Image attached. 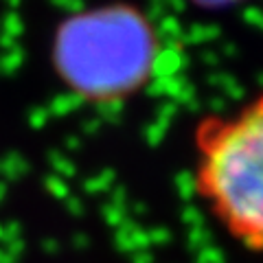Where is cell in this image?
<instances>
[{
  "label": "cell",
  "instance_id": "6da1fadb",
  "mask_svg": "<svg viewBox=\"0 0 263 263\" xmlns=\"http://www.w3.org/2000/svg\"><path fill=\"white\" fill-rule=\"evenodd\" d=\"M154 31L129 5L81 9L60 20L48 44L51 72L86 103H114L145 84L154 60Z\"/></svg>",
  "mask_w": 263,
  "mask_h": 263
},
{
  "label": "cell",
  "instance_id": "7a4b0ae2",
  "mask_svg": "<svg viewBox=\"0 0 263 263\" xmlns=\"http://www.w3.org/2000/svg\"><path fill=\"white\" fill-rule=\"evenodd\" d=\"M193 184L230 239L263 257V92L197 127Z\"/></svg>",
  "mask_w": 263,
  "mask_h": 263
}]
</instances>
